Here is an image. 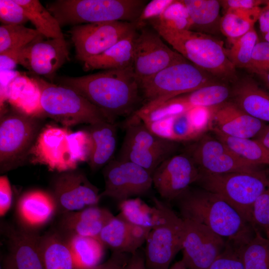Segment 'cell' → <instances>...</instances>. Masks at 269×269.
<instances>
[{"mask_svg": "<svg viewBox=\"0 0 269 269\" xmlns=\"http://www.w3.org/2000/svg\"><path fill=\"white\" fill-rule=\"evenodd\" d=\"M153 203L160 208L162 219L150 231L144 253L146 269H169L177 254L182 249L184 220L165 203L156 197Z\"/></svg>", "mask_w": 269, "mask_h": 269, "instance_id": "cell-9", "label": "cell"}, {"mask_svg": "<svg viewBox=\"0 0 269 269\" xmlns=\"http://www.w3.org/2000/svg\"><path fill=\"white\" fill-rule=\"evenodd\" d=\"M3 269H16L10 256L6 258L4 262Z\"/></svg>", "mask_w": 269, "mask_h": 269, "instance_id": "cell-55", "label": "cell"}, {"mask_svg": "<svg viewBox=\"0 0 269 269\" xmlns=\"http://www.w3.org/2000/svg\"><path fill=\"white\" fill-rule=\"evenodd\" d=\"M119 215L128 222L152 229L160 223L161 211L155 203L151 207L139 198H129L119 202Z\"/></svg>", "mask_w": 269, "mask_h": 269, "instance_id": "cell-35", "label": "cell"}, {"mask_svg": "<svg viewBox=\"0 0 269 269\" xmlns=\"http://www.w3.org/2000/svg\"><path fill=\"white\" fill-rule=\"evenodd\" d=\"M11 256L16 269H44L39 237L25 228L9 229L6 233Z\"/></svg>", "mask_w": 269, "mask_h": 269, "instance_id": "cell-27", "label": "cell"}, {"mask_svg": "<svg viewBox=\"0 0 269 269\" xmlns=\"http://www.w3.org/2000/svg\"><path fill=\"white\" fill-rule=\"evenodd\" d=\"M61 82L101 110L113 123L119 117H130L143 105L133 67L66 77Z\"/></svg>", "mask_w": 269, "mask_h": 269, "instance_id": "cell-1", "label": "cell"}, {"mask_svg": "<svg viewBox=\"0 0 269 269\" xmlns=\"http://www.w3.org/2000/svg\"><path fill=\"white\" fill-rule=\"evenodd\" d=\"M221 81L188 60L165 68L139 82L144 105H155Z\"/></svg>", "mask_w": 269, "mask_h": 269, "instance_id": "cell-7", "label": "cell"}, {"mask_svg": "<svg viewBox=\"0 0 269 269\" xmlns=\"http://www.w3.org/2000/svg\"><path fill=\"white\" fill-rule=\"evenodd\" d=\"M117 126L116 123L109 122L90 125L88 131L92 149L88 163L92 170H98L111 160L117 145Z\"/></svg>", "mask_w": 269, "mask_h": 269, "instance_id": "cell-28", "label": "cell"}, {"mask_svg": "<svg viewBox=\"0 0 269 269\" xmlns=\"http://www.w3.org/2000/svg\"><path fill=\"white\" fill-rule=\"evenodd\" d=\"M269 0H220L221 5L225 11L230 8H252L263 6Z\"/></svg>", "mask_w": 269, "mask_h": 269, "instance_id": "cell-50", "label": "cell"}, {"mask_svg": "<svg viewBox=\"0 0 269 269\" xmlns=\"http://www.w3.org/2000/svg\"><path fill=\"white\" fill-rule=\"evenodd\" d=\"M126 122V134L118 159L134 162L152 175L164 160L172 156L178 142L154 134L134 114Z\"/></svg>", "mask_w": 269, "mask_h": 269, "instance_id": "cell-8", "label": "cell"}, {"mask_svg": "<svg viewBox=\"0 0 269 269\" xmlns=\"http://www.w3.org/2000/svg\"><path fill=\"white\" fill-rule=\"evenodd\" d=\"M182 261L187 269H209L227 241L206 226L186 219Z\"/></svg>", "mask_w": 269, "mask_h": 269, "instance_id": "cell-17", "label": "cell"}, {"mask_svg": "<svg viewBox=\"0 0 269 269\" xmlns=\"http://www.w3.org/2000/svg\"><path fill=\"white\" fill-rule=\"evenodd\" d=\"M209 269H245L236 248L227 242L226 246Z\"/></svg>", "mask_w": 269, "mask_h": 269, "instance_id": "cell-44", "label": "cell"}, {"mask_svg": "<svg viewBox=\"0 0 269 269\" xmlns=\"http://www.w3.org/2000/svg\"><path fill=\"white\" fill-rule=\"evenodd\" d=\"M124 269H146L144 254L138 250L132 254Z\"/></svg>", "mask_w": 269, "mask_h": 269, "instance_id": "cell-51", "label": "cell"}, {"mask_svg": "<svg viewBox=\"0 0 269 269\" xmlns=\"http://www.w3.org/2000/svg\"><path fill=\"white\" fill-rule=\"evenodd\" d=\"M260 32L262 35L269 31V0L264 5L261 11L258 19Z\"/></svg>", "mask_w": 269, "mask_h": 269, "instance_id": "cell-52", "label": "cell"}, {"mask_svg": "<svg viewBox=\"0 0 269 269\" xmlns=\"http://www.w3.org/2000/svg\"><path fill=\"white\" fill-rule=\"evenodd\" d=\"M12 200L10 184L6 175L0 177V216L2 217L9 210Z\"/></svg>", "mask_w": 269, "mask_h": 269, "instance_id": "cell-47", "label": "cell"}, {"mask_svg": "<svg viewBox=\"0 0 269 269\" xmlns=\"http://www.w3.org/2000/svg\"><path fill=\"white\" fill-rule=\"evenodd\" d=\"M269 69V43L259 41L256 44L248 69L252 73Z\"/></svg>", "mask_w": 269, "mask_h": 269, "instance_id": "cell-45", "label": "cell"}, {"mask_svg": "<svg viewBox=\"0 0 269 269\" xmlns=\"http://www.w3.org/2000/svg\"><path fill=\"white\" fill-rule=\"evenodd\" d=\"M39 248L44 269H75L66 240L60 234L40 236Z\"/></svg>", "mask_w": 269, "mask_h": 269, "instance_id": "cell-32", "label": "cell"}, {"mask_svg": "<svg viewBox=\"0 0 269 269\" xmlns=\"http://www.w3.org/2000/svg\"><path fill=\"white\" fill-rule=\"evenodd\" d=\"M169 269H187L184 263L180 260L173 264Z\"/></svg>", "mask_w": 269, "mask_h": 269, "instance_id": "cell-56", "label": "cell"}, {"mask_svg": "<svg viewBox=\"0 0 269 269\" xmlns=\"http://www.w3.org/2000/svg\"><path fill=\"white\" fill-rule=\"evenodd\" d=\"M98 188L83 173L74 170L62 172L55 179L52 194L62 213L98 205Z\"/></svg>", "mask_w": 269, "mask_h": 269, "instance_id": "cell-20", "label": "cell"}, {"mask_svg": "<svg viewBox=\"0 0 269 269\" xmlns=\"http://www.w3.org/2000/svg\"><path fill=\"white\" fill-rule=\"evenodd\" d=\"M41 34L36 29L23 24L0 26V53L20 49L30 44Z\"/></svg>", "mask_w": 269, "mask_h": 269, "instance_id": "cell-38", "label": "cell"}, {"mask_svg": "<svg viewBox=\"0 0 269 269\" xmlns=\"http://www.w3.org/2000/svg\"><path fill=\"white\" fill-rule=\"evenodd\" d=\"M33 82L40 91V105L44 116L66 127L112 123L103 112L75 90L42 79L35 78Z\"/></svg>", "mask_w": 269, "mask_h": 269, "instance_id": "cell-5", "label": "cell"}, {"mask_svg": "<svg viewBox=\"0 0 269 269\" xmlns=\"http://www.w3.org/2000/svg\"><path fill=\"white\" fill-rule=\"evenodd\" d=\"M146 0H57L47 9L59 24L80 25L108 21L137 22Z\"/></svg>", "mask_w": 269, "mask_h": 269, "instance_id": "cell-4", "label": "cell"}, {"mask_svg": "<svg viewBox=\"0 0 269 269\" xmlns=\"http://www.w3.org/2000/svg\"><path fill=\"white\" fill-rule=\"evenodd\" d=\"M0 21L4 25L23 24L28 19L15 0H0Z\"/></svg>", "mask_w": 269, "mask_h": 269, "instance_id": "cell-43", "label": "cell"}, {"mask_svg": "<svg viewBox=\"0 0 269 269\" xmlns=\"http://www.w3.org/2000/svg\"><path fill=\"white\" fill-rule=\"evenodd\" d=\"M58 211L52 194L39 190H31L22 195L16 205L18 218L26 229L41 227Z\"/></svg>", "mask_w": 269, "mask_h": 269, "instance_id": "cell-25", "label": "cell"}, {"mask_svg": "<svg viewBox=\"0 0 269 269\" xmlns=\"http://www.w3.org/2000/svg\"><path fill=\"white\" fill-rule=\"evenodd\" d=\"M137 22L108 21L74 25L69 30L76 58L82 62L104 52L134 32Z\"/></svg>", "mask_w": 269, "mask_h": 269, "instance_id": "cell-12", "label": "cell"}, {"mask_svg": "<svg viewBox=\"0 0 269 269\" xmlns=\"http://www.w3.org/2000/svg\"><path fill=\"white\" fill-rule=\"evenodd\" d=\"M39 36L23 48L20 65L36 74L50 76L69 60L67 44L64 38L40 40Z\"/></svg>", "mask_w": 269, "mask_h": 269, "instance_id": "cell-21", "label": "cell"}, {"mask_svg": "<svg viewBox=\"0 0 269 269\" xmlns=\"http://www.w3.org/2000/svg\"><path fill=\"white\" fill-rule=\"evenodd\" d=\"M23 49V48L10 49L0 53V70H12L15 68L17 64H20Z\"/></svg>", "mask_w": 269, "mask_h": 269, "instance_id": "cell-48", "label": "cell"}, {"mask_svg": "<svg viewBox=\"0 0 269 269\" xmlns=\"http://www.w3.org/2000/svg\"><path fill=\"white\" fill-rule=\"evenodd\" d=\"M70 132L66 128L54 126L44 128L29 151L32 161L59 172L74 170L79 163L72 152Z\"/></svg>", "mask_w": 269, "mask_h": 269, "instance_id": "cell-15", "label": "cell"}, {"mask_svg": "<svg viewBox=\"0 0 269 269\" xmlns=\"http://www.w3.org/2000/svg\"><path fill=\"white\" fill-rule=\"evenodd\" d=\"M263 6L228 9L221 17V32L231 42L245 35L254 28Z\"/></svg>", "mask_w": 269, "mask_h": 269, "instance_id": "cell-33", "label": "cell"}, {"mask_svg": "<svg viewBox=\"0 0 269 269\" xmlns=\"http://www.w3.org/2000/svg\"><path fill=\"white\" fill-rule=\"evenodd\" d=\"M129 254L113 252L110 258L105 263L94 269H124L131 255Z\"/></svg>", "mask_w": 269, "mask_h": 269, "instance_id": "cell-49", "label": "cell"}, {"mask_svg": "<svg viewBox=\"0 0 269 269\" xmlns=\"http://www.w3.org/2000/svg\"><path fill=\"white\" fill-rule=\"evenodd\" d=\"M255 232L250 240L235 248L245 269H269V239Z\"/></svg>", "mask_w": 269, "mask_h": 269, "instance_id": "cell-37", "label": "cell"}, {"mask_svg": "<svg viewBox=\"0 0 269 269\" xmlns=\"http://www.w3.org/2000/svg\"><path fill=\"white\" fill-rule=\"evenodd\" d=\"M69 141L73 154L79 163L88 162L92 149V141L88 131L70 132Z\"/></svg>", "mask_w": 269, "mask_h": 269, "instance_id": "cell-42", "label": "cell"}, {"mask_svg": "<svg viewBox=\"0 0 269 269\" xmlns=\"http://www.w3.org/2000/svg\"><path fill=\"white\" fill-rule=\"evenodd\" d=\"M62 215L60 228L68 237L77 235L98 238L102 229L114 217L110 210L98 205Z\"/></svg>", "mask_w": 269, "mask_h": 269, "instance_id": "cell-24", "label": "cell"}, {"mask_svg": "<svg viewBox=\"0 0 269 269\" xmlns=\"http://www.w3.org/2000/svg\"><path fill=\"white\" fill-rule=\"evenodd\" d=\"M38 118L18 111L3 115L0 123L1 172L9 167L31 149L38 134Z\"/></svg>", "mask_w": 269, "mask_h": 269, "instance_id": "cell-13", "label": "cell"}, {"mask_svg": "<svg viewBox=\"0 0 269 269\" xmlns=\"http://www.w3.org/2000/svg\"><path fill=\"white\" fill-rule=\"evenodd\" d=\"M183 219L202 224L238 248L255 234L251 224L231 204L204 189L189 188L177 199Z\"/></svg>", "mask_w": 269, "mask_h": 269, "instance_id": "cell-2", "label": "cell"}, {"mask_svg": "<svg viewBox=\"0 0 269 269\" xmlns=\"http://www.w3.org/2000/svg\"><path fill=\"white\" fill-rule=\"evenodd\" d=\"M66 240L75 269H94L101 264L105 247L98 238L76 235Z\"/></svg>", "mask_w": 269, "mask_h": 269, "instance_id": "cell-31", "label": "cell"}, {"mask_svg": "<svg viewBox=\"0 0 269 269\" xmlns=\"http://www.w3.org/2000/svg\"><path fill=\"white\" fill-rule=\"evenodd\" d=\"M211 131L238 138H255L267 125L243 111L232 101L209 108Z\"/></svg>", "mask_w": 269, "mask_h": 269, "instance_id": "cell-22", "label": "cell"}, {"mask_svg": "<svg viewBox=\"0 0 269 269\" xmlns=\"http://www.w3.org/2000/svg\"><path fill=\"white\" fill-rule=\"evenodd\" d=\"M264 41L269 43V31L262 35Z\"/></svg>", "mask_w": 269, "mask_h": 269, "instance_id": "cell-57", "label": "cell"}, {"mask_svg": "<svg viewBox=\"0 0 269 269\" xmlns=\"http://www.w3.org/2000/svg\"><path fill=\"white\" fill-rule=\"evenodd\" d=\"M251 224L255 231L269 239V173L267 186L254 205Z\"/></svg>", "mask_w": 269, "mask_h": 269, "instance_id": "cell-41", "label": "cell"}, {"mask_svg": "<svg viewBox=\"0 0 269 269\" xmlns=\"http://www.w3.org/2000/svg\"><path fill=\"white\" fill-rule=\"evenodd\" d=\"M174 0H152L146 4L137 20L138 24L158 17Z\"/></svg>", "mask_w": 269, "mask_h": 269, "instance_id": "cell-46", "label": "cell"}, {"mask_svg": "<svg viewBox=\"0 0 269 269\" xmlns=\"http://www.w3.org/2000/svg\"><path fill=\"white\" fill-rule=\"evenodd\" d=\"M39 33L47 38H64L56 18L38 0H15Z\"/></svg>", "mask_w": 269, "mask_h": 269, "instance_id": "cell-36", "label": "cell"}, {"mask_svg": "<svg viewBox=\"0 0 269 269\" xmlns=\"http://www.w3.org/2000/svg\"><path fill=\"white\" fill-rule=\"evenodd\" d=\"M255 74L262 80L269 92V69L258 71Z\"/></svg>", "mask_w": 269, "mask_h": 269, "instance_id": "cell-54", "label": "cell"}, {"mask_svg": "<svg viewBox=\"0 0 269 269\" xmlns=\"http://www.w3.org/2000/svg\"><path fill=\"white\" fill-rule=\"evenodd\" d=\"M192 24L190 30L209 35L221 32V4L217 0H182Z\"/></svg>", "mask_w": 269, "mask_h": 269, "instance_id": "cell-30", "label": "cell"}, {"mask_svg": "<svg viewBox=\"0 0 269 269\" xmlns=\"http://www.w3.org/2000/svg\"><path fill=\"white\" fill-rule=\"evenodd\" d=\"M163 40L149 25L138 24L133 40V69L138 82L187 60Z\"/></svg>", "mask_w": 269, "mask_h": 269, "instance_id": "cell-10", "label": "cell"}, {"mask_svg": "<svg viewBox=\"0 0 269 269\" xmlns=\"http://www.w3.org/2000/svg\"><path fill=\"white\" fill-rule=\"evenodd\" d=\"M105 188L101 197H108L121 202L148 192L152 185V175L131 161L111 160L103 171Z\"/></svg>", "mask_w": 269, "mask_h": 269, "instance_id": "cell-14", "label": "cell"}, {"mask_svg": "<svg viewBox=\"0 0 269 269\" xmlns=\"http://www.w3.org/2000/svg\"><path fill=\"white\" fill-rule=\"evenodd\" d=\"M187 154L200 173L251 172L260 168L242 159L216 137L205 134L191 145Z\"/></svg>", "mask_w": 269, "mask_h": 269, "instance_id": "cell-16", "label": "cell"}, {"mask_svg": "<svg viewBox=\"0 0 269 269\" xmlns=\"http://www.w3.org/2000/svg\"><path fill=\"white\" fill-rule=\"evenodd\" d=\"M144 125L168 140L176 142L197 140L211 130V115L209 108H196Z\"/></svg>", "mask_w": 269, "mask_h": 269, "instance_id": "cell-19", "label": "cell"}, {"mask_svg": "<svg viewBox=\"0 0 269 269\" xmlns=\"http://www.w3.org/2000/svg\"><path fill=\"white\" fill-rule=\"evenodd\" d=\"M199 171L187 153L172 155L164 160L152 174V185L163 199H176L196 183Z\"/></svg>", "mask_w": 269, "mask_h": 269, "instance_id": "cell-18", "label": "cell"}, {"mask_svg": "<svg viewBox=\"0 0 269 269\" xmlns=\"http://www.w3.org/2000/svg\"><path fill=\"white\" fill-rule=\"evenodd\" d=\"M151 229L132 224L118 214L104 227L98 239L113 252L132 255L146 242Z\"/></svg>", "mask_w": 269, "mask_h": 269, "instance_id": "cell-23", "label": "cell"}, {"mask_svg": "<svg viewBox=\"0 0 269 269\" xmlns=\"http://www.w3.org/2000/svg\"><path fill=\"white\" fill-rule=\"evenodd\" d=\"M232 88L218 81L155 105H144L136 116L144 124L155 122L196 108H209L226 102L231 97Z\"/></svg>", "mask_w": 269, "mask_h": 269, "instance_id": "cell-11", "label": "cell"}, {"mask_svg": "<svg viewBox=\"0 0 269 269\" xmlns=\"http://www.w3.org/2000/svg\"><path fill=\"white\" fill-rule=\"evenodd\" d=\"M254 139L269 149V125H266Z\"/></svg>", "mask_w": 269, "mask_h": 269, "instance_id": "cell-53", "label": "cell"}, {"mask_svg": "<svg viewBox=\"0 0 269 269\" xmlns=\"http://www.w3.org/2000/svg\"><path fill=\"white\" fill-rule=\"evenodd\" d=\"M212 131L217 138L245 161L258 166L269 165V149L258 140L232 137L217 131Z\"/></svg>", "mask_w": 269, "mask_h": 269, "instance_id": "cell-34", "label": "cell"}, {"mask_svg": "<svg viewBox=\"0 0 269 269\" xmlns=\"http://www.w3.org/2000/svg\"><path fill=\"white\" fill-rule=\"evenodd\" d=\"M258 41L257 33L253 28L245 35L232 42L231 48L227 49V55L236 68H249L252 53Z\"/></svg>", "mask_w": 269, "mask_h": 269, "instance_id": "cell-39", "label": "cell"}, {"mask_svg": "<svg viewBox=\"0 0 269 269\" xmlns=\"http://www.w3.org/2000/svg\"><path fill=\"white\" fill-rule=\"evenodd\" d=\"M149 21L178 30H190L192 24L188 10L182 0H174L160 16L147 22Z\"/></svg>", "mask_w": 269, "mask_h": 269, "instance_id": "cell-40", "label": "cell"}, {"mask_svg": "<svg viewBox=\"0 0 269 269\" xmlns=\"http://www.w3.org/2000/svg\"><path fill=\"white\" fill-rule=\"evenodd\" d=\"M135 32L101 54L84 60L83 62L85 70L133 67V40Z\"/></svg>", "mask_w": 269, "mask_h": 269, "instance_id": "cell-29", "label": "cell"}, {"mask_svg": "<svg viewBox=\"0 0 269 269\" xmlns=\"http://www.w3.org/2000/svg\"><path fill=\"white\" fill-rule=\"evenodd\" d=\"M268 174L261 168L251 172L200 173L196 183L222 198L251 224L254 205L267 186Z\"/></svg>", "mask_w": 269, "mask_h": 269, "instance_id": "cell-6", "label": "cell"}, {"mask_svg": "<svg viewBox=\"0 0 269 269\" xmlns=\"http://www.w3.org/2000/svg\"><path fill=\"white\" fill-rule=\"evenodd\" d=\"M146 24L174 50L218 80L227 83H235L238 80L223 41L213 35L190 30L172 29L150 21Z\"/></svg>", "mask_w": 269, "mask_h": 269, "instance_id": "cell-3", "label": "cell"}, {"mask_svg": "<svg viewBox=\"0 0 269 269\" xmlns=\"http://www.w3.org/2000/svg\"><path fill=\"white\" fill-rule=\"evenodd\" d=\"M234 84L231 101L250 116L269 122V92L249 77L238 79Z\"/></svg>", "mask_w": 269, "mask_h": 269, "instance_id": "cell-26", "label": "cell"}]
</instances>
